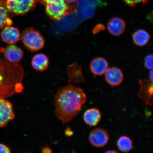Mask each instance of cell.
<instances>
[{
	"instance_id": "cell-1",
	"label": "cell",
	"mask_w": 153,
	"mask_h": 153,
	"mask_svg": "<svg viewBox=\"0 0 153 153\" xmlns=\"http://www.w3.org/2000/svg\"><path fill=\"white\" fill-rule=\"evenodd\" d=\"M87 100L85 94L79 88L71 85L59 89L55 97V114L62 123L75 117Z\"/></svg>"
},
{
	"instance_id": "cell-2",
	"label": "cell",
	"mask_w": 153,
	"mask_h": 153,
	"mask_svg": "<svg viewBox=\"0 0 153 153\" xmlns=\"http://www.w3.org/2000/svg\"><path fill=\"white\" fill-rule=\"evenodd\" d=\"M23 75L20 66L7 60L0 51V98H7L22 92Z\"/></svg>"
},
{
	"instance_id": "cell-3",
	"label": "cell",
	"mask_w": 153,
	"mask_h": 153,
	"mask_svg": "<svg viewBox=\"0 0 153 153\" xmlns=\"http://www.w3.org/2000/svg\"><path fill=\"white\" fill-rule=\"evenodd\" d=\"M20 39L25 47L31 52L39 50L45 45V39L42 36L33 28L23 30L20 35Z\"/></svg>"
},
{
	"instance_id": "cell-4",
	"label": "cell",
	"mask_w": 153,
	"mask_h": 153,
	"mask_svg": "<svg viewBox=\"0 0 153 153\" xmlns=\"http://www.w3.org/2000/svg\"><path fill=\"white\" fill-rule=\"evenodd\" d=\"M45 12L49 18L59 20L68 15L71 7L65 0H51L45 4Z\"/></svg>"
},
{
	"instance_id": "cell-5",
	"label": "cell",
	"mask_w": 153,
	"mask_h": 153,
	"mask_svg": "<svg viewBox=\"0 0 153 153\" xmlns=\"http://www.w3.org/2000/svg\"><path fill=\"white\" fill-rule=\"evenodd\" d=\"M5 4L10 15H25L35 8L37 0H6Z\"/></svg>"
},
{
	"instance_id": "cell-6",
	"label": "cell",
	"mask_w": 153,
	"mask_h": 153,
	"mask_svg": "<svg viewBox=\"0 0 153 153\" xmlns=\"http://www.w3.org/2000/svg\"><path fill=\"white\" fill-rule=\"evenodd\" d=\"M15 117L11 103L4 98H0V127H6Z\"/></svg>"
},
{
	"instance_id": "cell-7",
	"label": "cell",
	"mask_w": 153,
	"mask_h": 153,
	"mask_svg": "<svg viewBox=\"0 0 153 153\" xmlns=\"http://www.w3.org/2000/svg\"><path fill=\"white\" fill-rule=\"evenodd\" d=\"M109 136L105 130L97 128L92 131L89 135L91 144L97 148H101L107 144L109 140Z\"/></svg>"
},
{
	"instance_id": "cell-8",
	"label": "cell",
	"mask_w": 153,
	"mask_h": 153,
	"mask_svg": "<svg viewBox=\"0 0 153 153\" xmlns=\"http://www.w3.org/2000/svg\"><path fill=\"white\" fill-rule=\"evenodd\" d=\"M1 51L3 53L5 59L11 63L20 62L23 57V51L14 44L7 46L5 49H2V51Z\"/></svg>"
},
{
	"instance_id": "cell-9",
	"label": "cell",
	"mask_w": 153,
	"mask_h": 153,
	"mask_svg": "<svg viewBox=\"0 0 153 153\" xmlns=\"http://www.w3.org/2000/svg\"><path fill=\"white\" fill-rule=\"evenodd\" d=\"M140 89L138 97L147 105H152L153 97L152 82L148 80H139Z\"/></svg>"
},
{
	"instance_id": "cell-10",
	"label": "cell",
	"mask_w": 153,
	"mask_h": 153,
	"mask_svg": "<svg viewBox=\"0 0 153 153\" xmlns=\"http://www.w3.org/2000/svg\"><path fill=\"white\" fill-rule=\"evenodd\" d=\"M20 35L18 28L10 26H5L1 33L3 41L9 45H13L18 42L20 39Z\"/></svg>"
},
{
	"instance_id": "cell-11",
	"label": "cell",
	"mask_w": 153,
	"mask_h": 153,
	"mask_svg": "<svg viewBox=\"0 0 153 153\" xmlns=\"http://www.w3.org/2000/svg\"><path fill=\"white\" fill-rule=\"evenodd\" d=\"M105 78L109 85L117 86L122 83L123 80L124 75L120 69L113 67L107 70L105 72Z\"/></svg>"
},
{
	"instance_id": "cell-12",
	"label": "cell",
	"mask_w": 153,
	"mask_h": 153,
	"mask_svg": "<svg viewBox=\"0 0 153 153\" xmlns=\"http://www.w3.org/2000/svg\"><path fill=\"white\" fill-rule=\"evenodd\" d=\"M107 61L101 57H97L92 60L90 68L91 71L97 76H101L105 73L108 69Z\"/></svg>"
},
{
	"instance_id": "cell-13",
	"label": "cell",
	"mask_w": 153,
	"mask_h": 153,
	"mask_svg": "<svg viewBox=\"0 0 153 153\" xmlns=\"http://www.w3.org/2000/svg\"><path fill=\"white\" fill-rule=\"evenodd\" d=\"M126 24L124 21L119 18H113L108 22V28L112 35L118 36L123 33L125 30Z\"/></svg>"
},
{
	"instance_id": "cell-14",
	"label": "cell",
	"mask_w": 153,
	"mask_h": 153,
	"mask_svg": "<svg viewBox=\"0 0 153 153\" xmlns=\"http://www.w3.org/2000/svg\"><path fill=\"white\" fill-rule=\"evenodd\" d=\"M101 118L100 111L94 108L86 111L83 116V119L85 123L92 127L97 126L100 121Z\"/></svg>"
},
{
	"instance_id": "cell-15",
	"label": "cell",
	"mask_w": 153,
	"mask_h": 153,
	"mask_svg": "<svg viewBox=\"0 0 153 153\" xmlns=\"http://www.w3.org/2000/svg\"><path fill=\"white\" fill-rule=\"evenodd\" d=\"M49 62L46 55L39 53L34 56L32 61V65L34 69L39 71H43L48 67Z\"/></svg>"
},
{
	"instance_id": "cell-16",
	"label": "cell",
	"mask_w": 153,
	"mask_h": 153,
	"mask_svg": "<svg viewBox=\"0 0 153 153\" xmlns=\"http://www.w3.org/2000/svg\"><path fill=\"white\" fill-rule=\"evenodd\" d=\"M9 14L6 6L5 1L0 0V30L13 24L12 20L9 18Z\"/></svg>"
},
{
	"instance_id": "cell-17",
	"label": "cell",
	"mask_w": 153,
	"mask_h": 153,
	"mask_svg": "<svg viewBox=\"0 0 153 153\" xmlns=\"http://www.w3.org/2000/svg\"><path fill=\"white\" fill-rule=\"evenodd\" d=\"M150 36L148 32L143 30H139L136 31L133 36L134 43L140 47L147 45L150 39Z\"/></svg>"
},
{
	"instance_id": "cell-18",
	"label": "cell",
	"mask_w": 153,
	"mask_h": 153,
	"mask_svg": "<svg viewBox=\"0 0 153 153\" xmlns=\"http://www.w3.org/2000/svg\"><path fill=\"white\" fill-rule=\"evenodd\" d=\"M133 142L131 139L126 136L120 137L117 141V146L120 152L127 153L134 149Z\"/></svg>"
},
{
	"instance_id": "cell-19",
	"label": "cell",
	"mask_w": 153,
	"mask_h": 153,
	"mask_svg": "<svg viewBox=\"0 0 153 153\" xmlns=\"http://www.w3.org/2000/svg\"><path fill=\"white\" fill-rule=\"evenodd\" d=\"M72 68L68 73L69 81L71 83H80L84 82V77L82 74L81 67L78 65L73 66Z\"/></svg>"
},
{
	"instance_id": "cell-20",
	"label": "cell",
	"mask_w": 153,
	"mask_h": 153,
	"mask_svg": "<svg viewBox=\"0 0 153 153\" xmlns=\"http://www.w3.org/2000/svg\"><path fill=\"white\" fill-rule=\"evenodd\" d=\"M124 2L130 7H135L140 3L144 4L148 2L149 0H123Z\"/></svg>"
},
{
	"instance_id": "cell-21",
	"label": "cell",
	"mask_w": 153,
	"mask_h": 153,
	"mask_svg": "<svg viewBox=\"0 0 153 153\" xmlns=\"http://www.w3.org/2000/svg\"><path fill=\"white\" fill-rule=\"evenodd\" d=\"M153 55L149 54L147 56L145 59V66L149 70L153 69Z\"/></svg>"
},
{
	"instance_id": "cell-22",
	"label": "cell",
	"mask_w": 153,
	"mask_h": 153,
	"mask_svg": "<svg viewBox=\"0 0 153 153\" xmlns=\"http://www.w3.org/2000/svg\"><path fill=\"white\" fill-rule=\"evenodd\" d=\"M10 149L7 145L0 143V153H11Z\"/></svg>"
},
{
	"instance_id": "cell-23",
	"label": "cell",
	"mask_w": 153,
	"mask_h": 153,
	"mask_svg": "<svg viewBox=\"0 0 153 153\" xmlns=\"http://www.w3.org/2000/svg\"><path fill=\"white\" fill-rule=\"evenodd\" d=\"M65 134L68 137L71 136L73 134V133L69 128H68L65 131Z\"/></svg>"
},
{
	"instance_id": "cell-24",
	"label": "cell",
	"mask_w": 153,
	"mask_h": 153,
	"mask_svg": "<svg viewBox=\"0 0 153 153\" xmlns=\"http://www.w3.org/2000/svg\"><path fill=\"white\" fill-rule=\"evenodd\" d=\"M42 152L43 153H50L51 152V151L48 147L47 146L44 148L42 150Z\"/></svg>"
},
{
	"instance_id": "cell-25",
	"label": "cell",
	"mask_w": 153,
	"mask_h": 153,
	"mask_svg": "<svg viewBox=\"0 0 153 153\" xmlns=\"http://www.w3.org/2000/svg\"><path fill=\"white\" fill-rule=\"evenodd\" d=\"M153 70H151L149 74V79L150 81L153 83Z\"/></svg>"
},
{
	"instance_id": "cell-26",
	"label": "cell",
	"mask_w": 153,
	"mask_h": 153,
	"mask_svg": "<svg viewBox=\"0 0 153 153\" xmlns=\"http://www.w3.org/2000/svg\"><path fill=\"white\" fill-rule=\"evenodd\" d=\"M68 4L74 3L77 2L78 0H65Z\"/></svg>"
},
{
	"instance_id": "cell-27",
	"label": "cell",
	"mask_w": 153,
	"mask_h": 153,
	"mask_svg": "<svg viewBox=\"0 0 153 153\" xmlns=\"http://www.w3.org/2000/svg\"><path fill=\"white\" fill-rule=\"evenodd\" d=\"M117 153V152H116L115 151H108V152H107L106 153Z\"/></svg>"
}]
</instances>
